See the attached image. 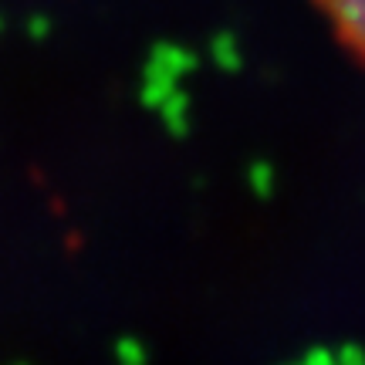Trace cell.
<instances>
[{
	"mask_svg": "<svg viewBox=\"0 0 365 365\" xmlns=\"http://www.w3.org/2000/svg\"><path fill=\"white\" fill-rule=\"evenodd\" d=\"M314 7L345 54L365 68V0H314Z\"/></svg>",
	"mask_w": 365,
	"mask_h": 365,
	"instance_id": "cell-1",
	"label": "cell"
},
{
	"mask_svg": "<svg viewBox=\"0 0 365 365\" xmlns=\"http://www.w3.org/2000/svg\"><path fill=\"white\" fill-rule=\"evenodd\" d=\"M122 365H139V352H135L132 345H125V349H122Z\"/></svg>",
	"mask_w": 365,
	"mask_h": 365,
	"instance_id": "cell-2",
	"label": "cell"
}]
</instances>
